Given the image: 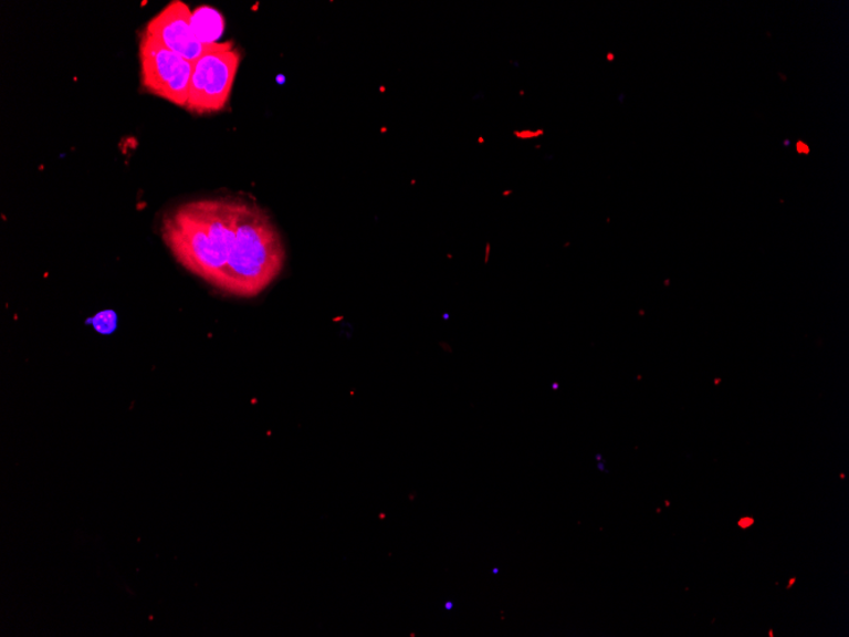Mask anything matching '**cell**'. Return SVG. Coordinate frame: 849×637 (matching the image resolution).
Wrapping results in <instances>:
<instances>
[{"instance_id":"6da1fadb","label":"cell","mask_w":849,"mask_h":637,"mask_svg":"<svg viewBox=\"0 0 849 637\" xmlns=\"http://www.w3.org/2000/svg\"><path fill=\"white\" fill-rule=\"evenodd\" d=\"M163 237L186 270L240 299L265 292L284 269L282 234L268 212L250 201L185 202L164 218Z\"/></svg>"},{"instance_id":"7a4b0ae2","label":"cell","mask_w":849,"mask_h":637,"mask_svg":"<svg viewBox=\"0 0 849 637\" xmlns=\"http://www.w3.org/2000/svg\"><path fill=\"white\" fill-rule=\"evenodd\" d=\"M142 87L178 107L188 106L193 62L168 50L146 30L139 41Z\"/></svg>"},{"instance_id":"3957f363","label":"cell","mask_w":849,"mask_h":637,"mask_svg":"<svg viewBox=\"0 0 849 637\" xmlns=\"http://www.w3.org/2000/svg\"><path fill=\"white\" fill-rule=\"evenodd\" d=\"M241 61V51L233 45L211 51L195 61L186 108L198 115L222 112L231 98Z\"/></svg>"},{"instance_id":"277c9868","label":"cell","mask_w":849,"mask_h":637,"mask_svg":"<svg viewBox=\"0 0 849 637\" xmlns=\"http://www.w3.org/2000/svg\"><path fill=\"white\" fill-rule=\"evenodd\" d=\"M191 17L192 13L188 4L181 0H174L157 15L153 17L146 31L163 42L168 50L189 62L198 61L199 58L211 53V51L223 50L233 45L232 42L203 44L195 35Z\"/></svg>"},{"instance_id":"5b68a950","label":"cell","mask_w":849,"mask_h":637,"mask_svg":"<svg viewBox=\"0 0 849 637\" xmlns=\"http://www.w3.org/2000/svg\"><path fill=\"white\" fill-rule=\"evenodd\" d=\"M192 29L195 35L203 44H217V39L222 35L224 21L222 14L210 7H200L192 13Z\"/></svg>"},{"instance_id":"8992f818","label":"cell","mask_w":849,"mask_h":637,"mask_svg":"<svg viewBox=\"0 0 849 637\" xmlns=\"http://www.w3.org/2000/svg\"><path fill=\"white\" fill-rule=\"evenodd\" d=\"M117 324V317L116 314L113 311H105L97 314L95 318L92 320V325L95 327L98 333L101 334H113Z\"/></svg>"},{"instance_id":"52a82bcc","label":"cell","mask_w":849,"mask_h":637,"mask_svg":"<svg viewBox=\"0 0 849 637\" xmlns=\"http://www.w3.org/2000/svg\"><path fill=\"white\" fill-rule=\"evenodd\" d=\"M737 524L738 526H741V529L746 530L754 524V520L751 516H745V518H742V520L738 521Z\"/></svg>"},{"instance_id":"ba28073f","label":"cell","mask_w":849,"mask_h":637,"mask_svg":"<svg viewBox=\"0 0 849 637\" xmlns=\"http://www.w3.org/2000/svg\"><path fill=\"white\" fill-rule=\"evenodd\" d=\"M795 582H796V577H793V579H789L787 589H792L794 587Z\"/></svg>"}]
</instances>
